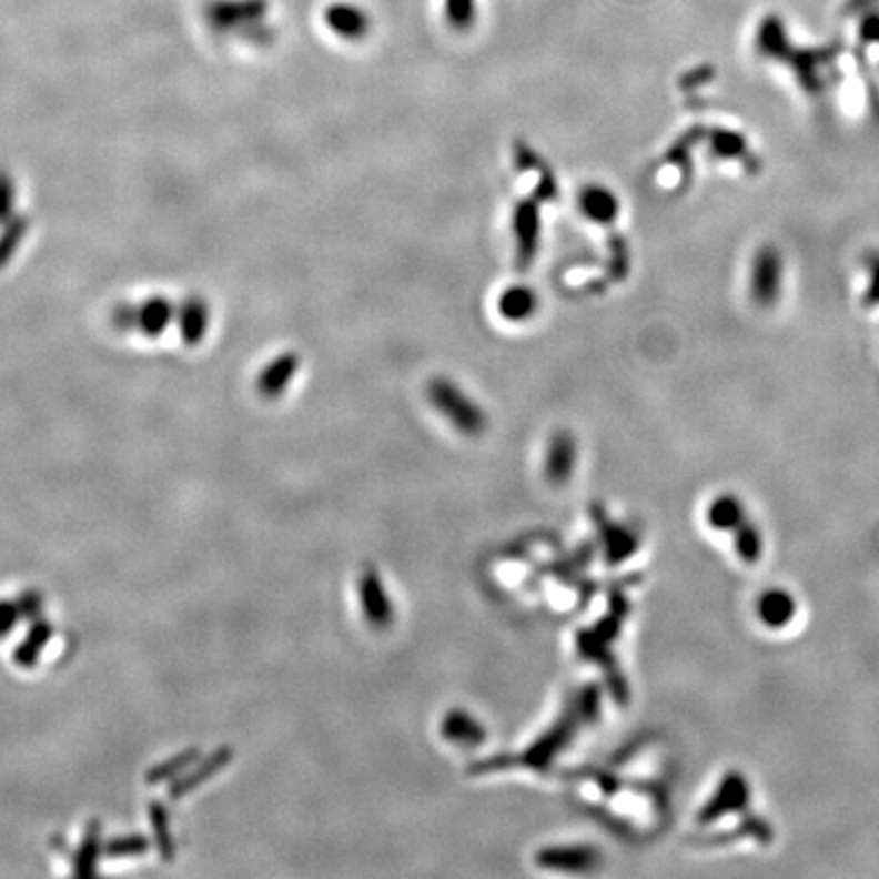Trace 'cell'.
<instances>
[{
    "label": "cell",
    "instance_id": "3957f363",
    "mask_svg": "<svg viewBox=\"0 0 879 879\" xmlns=\"http://www.w3.org/2000/svg\"><path fill=\"white\" fill-rule=\"evenodd\" d=\"M751 784L739 771H729L720 778L705 806L698 810L696 822L710 827L729 818L749 817L751 812Z\"/></svg>",
    "mask_w": 879,
    "mask_h": 879
},
{
    "label": "cell",
    "instance_id": "277c9868",
    "mask_svg": "<svg viewBox=\"0 0 879 879\" xmlns=\"http://www.w3.org/2000/svg\"><path fill=\"white\" fill-rule=\"evenodd\" d=\"M784 255L778 246L764 244L756 251L749 267V297L759 307H769L780 300L784 290Z\"/></svg>",
    "mask_w": 879,
    "mask_h": 879
},
{
    "label": "cell",
    "instance_id": "d4e9b609",
    "mask_svg": "<svg viewBox=\"0 0 879 879\" xmlns=\"http://www.w3.org/2000/svg\"><path fill=\"white\" fill-rule=\"evenodd\" d=\"M17 192L11 171L0 168V224L17 214Z\"/></svg>",
    "mask_w": 879,
    "mask_h": 879
},
{
    "label": "cell",
    "instance_id": "ffe728a7",
    "mask_svg": "<svg viewBox=\"0 0 879 879\" xmlns=\"http://www.w3.org/2000/svg\"><path fill=\"white\" fill-rule=\"evenodd\" d=\"M198 759H200V749L198 747H188V749H183L180 754H175L170 759H165V761H161L158 766L149 769L145 774L146 784L158 786V784H163V781L175 780L185 769L194 766Z\"/></svg>",
    "mask_w": 879,
    "mask_h": 879
},
{
    "label": "cell",
    "instance_id": "ba28073f",
    "mask_svg": "<svg viewBox=\"0 0 879 879\" xmlns=\"http://www.w3.org/2000/svg\"><path fill=\"white\" fill-rule=\"evenodd\" d=\"M175 324L185 346H200L210 330V304L206 297L200 293L185 295L175 305Z\"/></svg>",
    "mask_w": 879,
    "mask_h": 879
},
{
    "label": "cell",
    "instance_id": "7402d4cb",
    "mask_svg": "<svg viewBox=\"0 0 879 879\" xmlns=\"http://www.w3.org/2000/svg\"><path fill=\"white\" fill-rule=\"evenodd\" d=\"M786 41L788 39H786L784 24L776 17H768L757 31V48L769 58H780L781 49H786Z\"/></svg>",
    "mask_w": 879,
    "mask_h": 879
},
{
    "label": "cell",
    "instance_id": "83f0119b",
    "mask_svg": "<svg viewBox=\"0 0 879 879\" xmlns=\"http://www.w3.org/2000/svg\"><path fill=\"white\" fill-rule=\"evenodd\" d=\"M21 619H23V615H21V610H19L17 600L2 598V600H0V639L9 637L12 629L19 625Z\"/></svg>",
    "mask_w": 879,
    "mask_h": 879
},
{
    "label": "cell",
    "instance_id": "5b68a950",
    "mask_svg": "<svg viewBox=\"0 0 879 879\" xmlns=\"http://www.w3.org/2000/svg\"><path fill=\"white\" fill-rule=\"evenodd\" d=\"M542 200L534 192L519 200L513 208L512 229L515 239V267L517 271H527L532 267L537 251H539V234H542Z\"/></svg>",
    "mask_w": 879,
    "mask_h": 879
},
{
    "label": "cell",
    "instance_id": "ac0fdd59",
    "mask_svg": "<svg viewBox=\"0 0 879 879\" xmlns=\"http://www.w3.org/2000/svg\"><path fill=\"white\" fill-rule=\"evenodd\" d=\"M51 635H53V625L39 617V619H36L33 625L29 627V632L24 635L23 641L14 649L12 659H14L21 668H33L37 661H39L41 649H43L49 639H51Z\"/></svg>",
    "mask_w": 879,
    "mask_h": 879
},
{
    "label": "cell",
    "instance_id": "4dcf8cb0",
    "mask_svg": "<svg viewBox=\"0 0 879 879\" xmlns=\"http://www.w3.org/2000/svg\"><path fill=\"white\" fill-rule=\"evenodd\" d=\"M867 275L866 304H879V253L867 259Z\"/></svg>",
    "mask_w": 879,
    "mask_h": 879
},
{
    "label": "cell",
    "instance_id": "f1b7e54d",
    "mask_svg": "<svg viewBox=\"0 0 879 879\" xmlns=\"http://www.w3.org/2000/svg\"><path fill=\"white\" fill-rule=\"evenodd\" d=\"M610 271L615 275V280H623V275L627 273V246L623 243L619 234L610 236Z\"/></svg>",
    "mask_w": 879,
    "mask_h": 879
},
{
    "label": "cell",
    "instance_id": "f546056e",
    "mask_svg": "<svg viewBox=\"0 0 879 879\" xmlns=\"http://www.w3.org/2000/svg\"><path fill=\"white\" fill-rule=\"evenodd\" d=\"M713 146L723 158H737L744 151V137L737 133H717Z\"/></svg>",
    "mask_w": 879,
    "mask_h": 879
},
{
    "label": "cell",
    "instance_id": "52a82bcc",
    "mask_svg": "<svg viewBox=\"0 0 879 879\" xmlns=\"http://www.w3.org/2000/svg\"><path fill=\"white\" fill-rule=\"evenodd\" d=\"M798 610H800L798 598L794 597V593L788 588L781 586H769L766 590H761L754 605L757 623L771 634L786 632L788 627H792Z\"/></svg>",
    "mask_w": 879,
    "mask_h": 879
},
{
    "label": "cell",
    "instance_id": "7c38bea8",
    "mask_svg": "<svg viewBox=\"0 0 879 879\" xmlns=\"http://www.w3.org/2000/svg\"><path fill=\"white\" fill-rule=\"evenodd\" d=\"M232 759L231 747H220L219 751H214L212 756L206 757L204 761H195L194 769H185L183 776H178L175 781H171L170 796L171 798H182L185 794L192 792L195 788H200L208 778L216 776L220 769L226 768L229 761Z\"/></svg>",
    "mask_w": 879,
    "mask_h": 879
},
{
    "label": "cell",
    "instance_id": "cb8c5ba5",
    "mask_svg": "<svg viewBox=\"0 0 879 879\" xmlns=\"http://www.w3.org/2000/svg\"><path fill=\"white\" fill-rule=\"evenodd\" d=\"M513 165L517 173H529V171L539 173L548 168V163L539 158L536 151L525 143L524 139H517L513 143Z\"/></svg>",
    "mask_w": 879,
    "mask_h": 879
},
{
    "label": "cell",
    "instance_id": "5bb4252c",
    "mask_svg": "<svg viewBox=\"0 0 879 879\" xmlns=\"http://www.w3.org/2000/svg\"><path fill=\"white\" fill-rule=\"evenodd\" d=\"M324 19L336 36L348 39V41L365 39L368 36V29H371V21H368L366 12L356 9L353 4H332Z\"/></svg>",
    "mask_w": 879,
    "mask_h": 879
},
{
    "label": "cell",
    "instance_id": "8992f818",
    "mask_svg": "<svg viewBox=\"0 0 879 879\" xmlns=\"http://www.w3.org/2000/svg\"><path fill=\"white\" fill-rule=\"evenodd\" d=\"M265 17V4L261 0H244V2H216L210 4L206 11L208 23L216 31H243V36L255 41H265L267 29L261 27V19Z\"/></svg>",
    "mask_w": 879,
    "mask_h": 879
},
{
    "label": "cell",
    "instance_id": "4316f807",
    "mask_svg": "<svg viewBox=\"0 0 879 879\" xmlns=\"http://www.w3.org/2000/svg\"><path fill=\"white\" fill-rule=\"evenodd\" d=\"M17 605H19V610H21L23 619H27V622H36V619L41 617V610H43V597H41V593L36 590V588H29V590H24V593L19 595Z\"/></svg>",
    "mask_w": 879,
    "mask_h": 879
},
{
    "label": "cell",
    "instance_id": "4fadbf2b",
    "mask_svg": "<svg viewBox=\"0 0 879 879\" xmlns=\"http://www.w3.org/2000/svg\"><path fill=\"white\" fill-rule=\"evenodd\" d=\"M576 440L570 432L560 430L549 438L546 452V475L552 483H564L573 475L576 464Z\"/></svg>",
    "mask_w": 879,
    "mask_h": 879
},
{
    "label": "cell",
    "instance_id": "30bf717a",
    "mask_svg": "<svg viewBox=\"0 0 879 879\" xmlns=\"http://www.w3.org/2000/svg\"><path fill=\"white\" fill-rule=\"evenodd\" d=\"M749 517V512L745 509L744 501L739 499L735 493H719L708 501L705 509V524L713 534L719 536H731L732 532L744 524Z\"/></svg>",
    "mask_w": 879,
    "mask_h": 879
},
{
    "label": "cell",
    "instance_id": "8fae6325",
    "mask_svg": "<svg viewBox=\"0 0 879 879\" xmlns=\"http://www.w3.org/2000/svg\"><path fill=\"white\" fill-rule=\"evenodd\" d=\"M578 208H580L583 216L590 222L600 224V226H610L615 220L619 219L622 202L607 185L588 183L578 194Z\"/></svg>",
    "mask_w": 879,
    "mask_h": 879
},
{
    "label": "cell",
    "instance_id": "2e32d148",
    "mask_svg": "<svg viewBox=\"0 0 879 879\" xmlns=\"http://www.w3.org/2000/svg\"><path fill=\"white\" fill-rule=\"evenodd\" d=\"M729 539H731L732 554L741 564L754 566V564L764 558L766 539H764L761 529L754 524L751 517H747L744 524L732 532Z\"/></svg>",
    "mask_w": 879,
    "mask_h": 879
},
{
    "label": "cell",
    "instance_id": "e0dca14e",
    "mask_svg": "<svg viewBox=\"0 0 879 879\" xmlns=\"http://www.w3.org/2000/svg\"><path fill=\"white\" fill-rule=\"evenodd\" d=\"M102 849H104L102 825L98 820H90L85 827L84 839L73 855V873L80 878L94 876L98 871V857L102 853Z\"/></svg>",
    "mask_w": 879,
    "mask_h": 879
},
{
    "label": "cell",
    "instance_id": "6da1fadb",
    "mask_svg": "<svg viewBox=\"0 0 879 879\" xmlns=\"http://www.w3.org/2000/svg\"><path fill=\"white\" fill-rule=\"evenodd\" d=\"M426 395L434 410L466 436H476L487 427V415L483 412V407L473 397H468L451 378H430Z\"/></svg>",
    "mask_w": 879,
    "mask_h": 879
},
{
    "label": "cell",
    "instance_id": "9a60e30c",
    "mask_svg": "<svg viewBox=\"0 0 879 879\" xmlns=\"http://www.w3.org/2000/svg\"><path fill=\"white\" fill-rule=\"evenodd\" d=\"M537 293L527 285H512L501 293L497 310L507 322H525L537 312Z\"/></svg>",
    "mask_w": 879,
    "mask_h": 879
},
{
    "label": "cell",
    "instance_id": "9c48e42d",
    "mask_svg": "<svg viewBox=\"0 0 879 879\" xmlns=\"http://www.w3.org/2000/svg\"><path fill=\"white\" fill-rule=\"evenodd\" d=\"M302 366L300 354L293 351L277 354L256 375V393L265 400H277L290 387Z\"/></svg>",
    "mask_w": 879,
    "mask_h": 879
},
{
    "label": "cell",
    "instance_id": "7a4b0ae2",
    "mask_svg": "<svg viewBox=\"0 0 879 879\" xmlns=\"http://www.w3.org/2000/svg\"><path fill=\"white\" fill-rule=\"evenodd\" d=\"M175 322V304L165 295H149L143 302H121L110 310V324L119 332H139L159 339Z\"/></svg>",
    "mask_w": 879,
    "mask_h": 879
},
{
    "label": "cell",
    "instance_id": "d6986e66",
    "mask_svg": "<svg viewBox=\"0 0 879 879\" xmlns=\"http://www.w3.org/2000/svg\"><path fill=\"white\" fill-rule=\"evenodd\" d=\"M29 229H31V220L21 212H17L11 220L0 224V269L11 265L12 256L19 253Z\"/></svg>",
    "mask_w": 879,
    "mask_h": 879
},
{
    "label": "cell",
    "instance_id": "603a6c76",
    "mask_svg": "<svg viewBox=\"0 0 879 879\" xmlns=\"http://www.w3.org/2000/svg\"><path fill=\"white\" fill-rule=\"evenodd\" d=\"M151 849V842L143 835L133 832V835H122V837H114L110 839L102 853L107 857H137V855H145Z\"/></svg>",
    "mask_w": 879,
    "mask_h": 879
},
{
    "label": "cell",
    "instance_id": "44dd1931",
    "mask_svg": "<svg viewBox=\"0 0 879 879\" xmlns=\"http://www.w3.org/2000/svg\"><path fill=\"white\" fill-rule=\"evenodd\" d=\"M149 818H151V825H153V830H155L159 855L163 859L171 861L173 855H175V842H173V837H171L170 810H168V806L163 805V802H151L149 805Z\"/></svg>",
    "mask_w": 879,
    "mask_h": 879
},
{
    "label": "cell",
    "instance_id": "484cf974",
    "mask_svg": "<svg viewBox=\"0 0 879 879\" xmlns=\"http://www.w3.org/2000/svg\"><path fill=\"white\" fill-rule=\"evenodd\" d=\"M446 14L454 29H468L475 21V2L473 0H448Z\"/></svg>",
    "mask_w": 879,
    "mask_h": 879
}]
</instances>
